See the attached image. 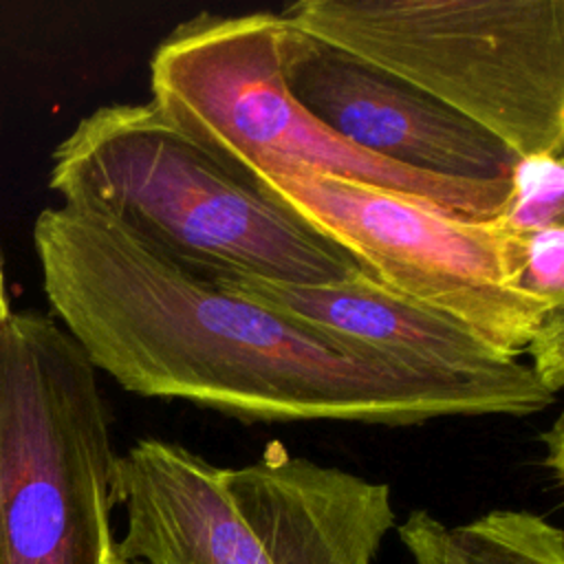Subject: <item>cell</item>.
<instances>
[{
	"label": "cell",
	"instance_id": "1",
	"mask_svg": "<svg viewBox=\"0 0 564 564\" xmlns=\"http://www.w3.org/2000/svg\"><path fill=\"white\" fill-rule=\"evenodd\" d=\"M44 293L95 370L123 390L181 399L245 423L410 427L445 416H527L555 403L524 364L469 379L335 344L152 253L112 223L40 212Z\"/></svg>",
	"mask_w": 564,
	"mask_h": 564
},
{
	"label": "cell",
	"instance_id": "2",
	"mask_svg": "<svg viewBox=\"0 0 564 564\" xmlns=\"http://www.w3.org/2000/svg\"><path fill=\"white\" fill-rule=\"evenodd\" d=\"M48 185L64 207L112 223L207 282L247 273L328 284L361 271L152 101L110 104L84 117L55 148Z\"/></svg>",
	"mask_w": 564,
	"mask_h": 564
},
{
	"label": "cell",
	"instance_id": "3",
	"mask_svg": "<svg viewBox=\"0 0 564 564\" xmlns=\"http://www.w3.org/2000/svg\"><path fill=\"white\" fill-rule=\"evenodd\" d=\"M115 507L126 518L115 553L137 564H375L397 520L390 485L280 443L218 467L139 438L117 454Z\"/></svg>",
	"mask_w": 564,
	"mask_h": 564
},
{
	"label": "cell",
	"instance_id": "4",
	"mask_svg": "<svg viewBox=\"0 0 564 564\" xmlns=\"http://www.w3.org/2000/svg\"><path fill=\"white\" fill-rule=\"evenodd\" d=\"M282 15L430 95L518 159L564 152V0H300Z\"/></svg>",
	"mask_w": 564,
	"mask_h": 564
},
{
	"label": "cell",
	"instance_id": "5",
	"mask_svg": "<svg viewBox=\"0 0 564 564\" xmlns=\"http://www.w3.org/2000/svg\"><path fill=\"white\" fill-rule=\"evenodd\" d=\"M289 31L282 11L187 18L152 53L150 101L240 178L251 165L300 163L476 220L507 209L511 178L416 172L348 143L308 112L284 75Z\"/></svg>",
	"mask_w": 564,
	"mask_h": 564
},
{
	"label": "cell",
	"instance_id": "6",
	"mask_svg": "<svg viewBox=\"0 0 564 564\" xmlns=\"http://www.w3.org/2000/svg\"><path fill=\"white\" fill-rule=\"evenodd\" d=\"M117 452L97 370L48 315L0 328V564H106Z\"/></svg>",
	"mask_w": 564,
	"mask_h": 564
},
{
	"label": "cell",
	"instance_id": "7",
	"mask_svg": "<svg viewBox=\"0 0 564 564\" xmlns=\"http://www.w3.org/2000/svg\"><path fill=\"white\" fill-rule=\"evenodd\" d=\"M245 181L341 249L386 289L474 330L520 359L549 308L522 286L524 236L430 200L300 163L251 165Z\"/></svg>",
	"mask_w": 564,
	"mask_h": 564
},
{
	"label": "cell",
	"instance_id": "8",
	"mask_svg": "<svg viewBox=\"0 0 564 564\" xmlns=\"http://www.w3.org/2000/svg\"><path fill=\"white\" fill-rule=\"evenodd\" d=\"M284 75L291 95L308 112L348 143L390 163L447 178L500 181L511 178L520 161L430 95L293 24Z\"/></svg>",
	"mask_w": 564,
	"mask_h": 564
},
{
	"label": "cell",
	"instance_id": "9",
	"mask_svg": "<svg viewBox=\"0 0 564 564\" xmlns=\"http://www.w3.org/2000/svg\"><path fill=\"white\" fill-rule=\"evenodd\" d=\"M209 282L335 344L364 348L414 370L487 379L524 366L496 352L465 324L386 289L364 271L328 284H289L247 273H223Z\"/></svg>",
	"mask_w": 564,
	"mask_h": 564
},
{
	"label": "cell",
	"instance_id": "10",
	"mask_svg": "<svg viewBox=\"0 0 564 564\" xmlns=\"http://www.w3.org/2000/svg\"><path fill=\"white\" fill-rule=\"evenodd\" d=\"M397 533L414 564H564L562 529L522 509H494L456 527L416 509Z\"/></svg>",
	"mask_w": 564,
	"mask_h": 564
},
{
	"label": "cell",
	"instance_id": "11",
	"mask_svg": "<svg viewBox=\"0 0 564 564\" xmlns=\"http://www.w3.org/2000/svg\"><path fill=\"white\" fill-rule=\"evenodd\" d=\"M564 165L562 156L520 159L511 174V198L500 218L518 236L562 223Z\"/></svg>",
	"mask_w": 564,
	"mask_h": 564
},
{
	"label": "cell",
	"instance_id": "12",
	"mask_svg": "<svg viewBox=\"0 0 564 564\" xmlns=\"http://www.w3.org/2000/svg\"><path fill=\"white\" fill-rule=\"evenodd\" d=\"M522 286L549 308H564V223L524 236Z\"/></svg>",
	"mask_w": 564,
	"mask_h": 564
},
{
	"label": "cell",
	"instance_id": "13",
	"mask_svg": "<svg viewBox=\"0 0 564 564\" xmlns=\"http://www.w3.org/2000/svg\"><path fill=\"white\" fill-rule=\"evenodd\" d=\"M527 355L531 357L529 366L538 381L551 394H557L564 383V308L544 315Z\"/></svg>",
	"mask_w": 564,
	"mask_h": 564
},
{
	"label": "cell",
	"instance_id": "14",
	"mask_svg": "<svg viewBox=\"0 0 564 564\" xmlns=\"http://www.w3.org/2000/svg\"><path fill=\"white\" fill-rule=\"evenodd\" d=\"M546 441V447H551V463H553V469H555V476L562 478V421L557 419L553 430L546 432L544 436Z\"/></svg>",
	"mask_w": 564,
	"mask_h": 564
},
{
	"label": "cell",
	"instance_id": "15",
	"mask_svg": "<svg viewBox=\"0 0 564 564\" xmlns=\"http://www.w3.org/2000/svg\"><path fill=\"white\" fill-rule=\"evenodd\" d=\"M11 308H9V295H7V282H4V271H2V258H0V328L9 319Z\"/></svg>",
	"mask_w": 564,
	"mask_h": 564
},
{
	"label": "cell",
	"instance_id": "16",
	"mask_svg": "<svg viewBox=\"0 0 564 564\" xmlns=\"http://www.w3.org/2000/svg\"><path fill=\"white\" fill-rule=\"evenodd\" d=\"M106 564H137V562H126V560H121V557L115 553V546H112V551H110Z\"/></svg>",
	"mask_w": 564,
	"mask_h": 564
}]
</instances>
